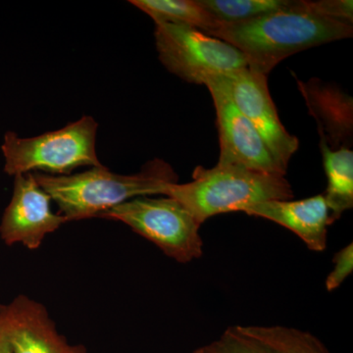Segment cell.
Masks as SVG:
<instances>
[{
    "label": "cell",
    "mask_w": 353,
    "mask_h": 353,
    "mask_svg": "<svg viewBox=\"0 0 353 353\" xmlns=\"http://www.w3.org/2000/svg\"><path fill=\"white\" fill-rule=\"evenodd\" d=\"M239 332L278 353H330L316 336L288 327L236 326Z\"/></svg>",
    "instance_id": "cell-15"
},
{
    "label": "cell",
    "mask_w": 353,
    "mask_h": 353,
    "mask_svg": "<svg viewBox=\"0 0 353 353\" xmlns=\"http://www.w3.org/2000/svg\"><path fill=\"white\" fill-rule=\"evenodd\" d=\"M236 108L259 132L278 164L288 171L299 141L285 130L269 92L267 77L241 68L222 75Z\"/></svg>",
    "instance_id": "cell-8"
},
{
    "label": "cell",
    "mask_w": 353,
    "mask_h": 353,
    "mask_svg": "<svg viewBox=\"0 0 353 353\" xmlns=\"http://www.w3.org/2000/svg\"><path fill=\"white\" fill-rule=\"evenodd\" d=\"M51 201L34 174L15 176L12 199L0 223L2 241L7 245L22 243L29 250H38L46 234L68 223L53 212Z\"/></svg>",
    "instance_id": "cell-9"
},
{
    "label": "cell",
    "mask_w": 353,
    "mask_h": 353,
    "mask_svg": "<svg viewBox=\"0 0 353 353\" xmlns=\"http://www.w3.org/2000/svg\"><path fill=\"white\" fill-rule=\"evenodd\" d=\"M192 353H206L204 352L203 347L199 348V350H194Z\"/></svg>",
    "instance_id": "cell-21"
},
{
    "label": "cell",
    "mask_w": 353,
    "mask_h": 353,
    "mask_svg": "<svg viewBox=\"0 0 353 353\" xmlns=\"http://www.w3.org/2000/svg\"><path fill=\"white\" fill-rule=\"evenodd\" d=\"M97 127L94 118L83 116L62 129L34 138L7 132L1 145L4 172L14 176L34 172L64 176L79 167L102 166L95 148Z\"/></svg>",
    "instance_id": "cell-4"
},
{
    "label": "cell",
    "mask_w": 353,
    "mask_h": 353,
    "mask_svg": "<svg viewBox=\"0 0 353 353\" xmlns=\"http://www.w3.org/2000/svg\"><path fill=\"white\" fill-rule=\"evenodd\" d=\"M203 350L206 353H278L241 334L236 327L227 329L218 340L205 345Z\"/></svg>",
    "instance_id": "cell-17"
},
{
    "label": "cell",
    "mask_w": 353,
    "mask_h": 353,
    "mask_svg": "<svg viewBox=\"0 0 353 353\" xmlns=\"http://www.w3.org/2000/svg\"><path fill=\"white\" fill-rule=\"evenodd\" d=\"M154 24L160 62L185 82L205 85L213 77L248 67L241 51L226 41L188 26Z\"/></svg>",
    "instance_id": "cell-6"
},
{
    "label": "cell",
    "mask_w": 353,
    "mask_h": 353,
    "mask_svg": "<svg viewBox=\"0 0 353 353\" xmlns=\"http://www.w3.org/2000/svg\"><path fill=\"white\" fill-rule=\"evenodd\" d=\"M99 217L124 223L180 263L201 257V225L172 197H136L109 209Z\"/></svg>",
    "instance_id": "cell-5"
},
{
    "label": "cell",
    "mask_w": 353,
    "mask_h": 353,
    "mask_svg": "<svg viewBox=\"0 0 353 353\" xmlns=\"http://www.w3.org/2000/svg\"><path fill=\"white\" fill-rule=\"evenodd\" d=\"M129 2L148 14L154 23L188 26L205 34L217 29L221 23L199 0H130Z\"/></svg>",
    "instance_id": "cell-14"
},
{
    "label": "cell",
    "mask_w": 353,
    "mask_h": 353,
    "mask_svg": "<svg viewBox=\"0 0 353 353\" xmlns=\"http://www.w3.org/2000/svg\"><path fill=\"white\" fill-rule=\"evenodd\" d=\"M297 83L309 113L317 123L320 139L332 150L350 148L353 132L352 97L318 79Z\"/></svg>",
    "instance_id": "cell-12"
},
{
    "label": "cell",
    "mask_w": 353,
    "mask_h": 353,
    "mask_svg": "<svg viewBox=\"0 0 353 353\" xmlns=\"http://www.w3.org/2000/svg\"><path fill=\"white\" fill-rule=\"evenodd\" d=\"M334 270L326 280V289L329 292L338 289L343 281L352 273L353 245L352 243L340 250L334 257Z\"/></svg>",
    "instance_id": "cell-19"
},
{
    "label": "cell",
    "mask_w": 353,
    "mask_h": 353,
    "mask_svg": "<svg viewBox=\"0 0 353 353\" xmlns=\"http://www.w3.org/2000/svg\"><path fill=\"white\" fill-rule=\"evenodd\" d=\"M219 22H243L260 16L288 10L294 0H199Z\"/></svg>",
    "instance_id": "cell-16"
},
{
    "label": "cell",
    "mask_w": 353,
    "mask_h": 353,
    "mask_svg": "<svg viewBox=\"0 0 353 353\" xmlns=\"http://www.w3.org/2000/svg\"><path fill=\"white\" fill-rule=\"evenodd\" d=\"M32 174L67 222L99 217L136 197L163 194L167 185L179 180L171 165L162 159L150 160L132 175L113 173L103 165L73 175Z\"/></svg>",
    "instance_id": "cell-2"
},
{
    "label": "cell",
    "mask_w": 353,
    "mask_h": 353,
    "mask_svg": "<svg viewBox=\"0 0 353 353\" xmlns=\"http://www.w3.org/2000/svg\"><path fill=\"white\" fill-rule=\"evenodd\" d=\"M325 173L328 179L323 194L334 220L353 206V152L350 148L332 150L320 139Z\"/></svg>",
    "instance_id": "cell-13"
},
{
    "label": "cell",
    "mask_w": 353,
    "mask_h": 353,
    "mask_svg": "<svg viewBox=\"0 0 353 353\" xmlns=\"http://www.w3.org/2000/svg\"><path fill=\"white\" fill-rule=\"evenodd\" d=\"M352 25L316 15L294 0L288 10L243 22H221L208 36L232 44L245 55L248 68L268 76L285 58L331 41L352 38Z\"/></svg>",
    "instance_id": "cell-1"
},
{
    "label": "cell",
    "mask_w": 353,
    "mask_h": 353,
    "mask_svg": "<svg viewBox=\"0 0 353 353\" xmlns=\"http://www.w3.org/2000/svg\"><path fill=\"white\" fill-rule=\"evenodd\" d=\"M0 329L11 353H88L83 345H71L58 333L43 304L26 296L0 304Z\"/></svg>",
    "instance_id": "cell-10"
},
{
    "label": "cell",
    "mask_w": 353,
    "mask_h": 353,
    "mask_svg": "<svg viewBox=\"0 0 353 353\" xmlns=\"http://www.w3.org/2000/svg\"><path fill=\"white\" fill-rule=\"evenodd\" d=\"M305 10L322 17L352 25L353 2L352 0H303Z\"/></svg>",
    "instance_id": "cell-18"
},
{
    "label": "cell",
    "mask_w": 353,
    "mask_h": 353,
    "mask_svg": "<svg viewBox=\"0 0 353 353\" xmlns=\"http://www.w3.org/2000/svg\"><path fill=\"white\" fill-rule=\"evenodd\" d=\"M205 85L215 106L220 141L218 163L238 165L274 175H287V171L276 161L259 132L236 108L222 75L209 79Z\"/></svg>",
    "instance_id": "cell-7"
},
{
    "label": "cell",
    "mask_w": 353,
    "mask_h": 353,
    "mask_svg": "<svg viewBox=\"0 0 353 353\" xmlns=\"http://www.w3.org/2000/svg\"><path fill=\"white\" fill-rule=\"evenodd\" d=\"M163 194L180 202L201 225L212 216L241 211L248 204L294 197L285 176L219 163L209 169L196 167L192 182L167 185Z\"/></svg>",
    "instance_id": "cell-3"
},
{
    "label": "cell",
    "mask_w": 353,
    "mask_h": 353,
    "mask_svg": "<svg viewBox=\"0 0 353 353\" xmlns=\"http://www.w3.org/2000/svg\"><path fill=\"white\" fill-rule=\"evenodd\" d=\"M241 211L287 228L314 252H323L327 248L328 227L336 221L323 194L301 201L256 202L243 206Z\"/></svg>",
    "instance_id": "cell-11"
},
{
    "label": "cell",
    "mask_w": 353,
    "mask_h": 353,
    "mask_svg": "<svg viewBox=\"0 0 353 353\" xmlns=\"http://www.w3.org/2000/svg\"><path fill=\"white\" fill-rule=\"evenodd\" d=\"M0 353H11L10 347L7 341L3 332L0 329Z\"/></svg>",
    "instance_id": "cell-20"
}]
</instances>
